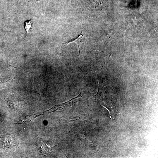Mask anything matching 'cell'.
I'll return each mask as SVG.
<instances>
[{
	"instance_id": "3",
	"label": "cell",
	"mask_w": 158,
	"mask_h": 158,
	"mask_svg": "<svg viewBox=\"0 0 158 158\" xmlns=\"http://www.w3.org/2000/svg\"><path fill=\"white\" fill-rule=\"evenodd\" d=\"M10 138V137L8 136L1 137L0 138V142H5L2 145H3L1 147H11L12 145L11 143V141H10L11 139Z\"/></svg>"
},
{
	"instance_id": "4",
	"label": "cell",
	"mask_w": 158,
	"mask_h": 158,
	"mask_svg": "<svg viewBox=\"0 0 158 158\" xmlns=\"http://www.w3.org/2000/svg\"><path fill=\"white\" fill-rule=\"evenodd\" d=\"M32 21L31 20H28L25 22L24 23V27L27 33L29 32L31 27Z\"/></svg>"
},
{
	"instance_id": "1",
	"label": "cell",
	"mask_w": 158,
	"mask_h": 158,
	"mask_svg": "<svg viewBox=\"0 0 158 158\" xmlns=\"http://www.w3.org/2000/svg\"><path fill=\"white\" fill-rule=\"evenodd\" d=\"M85 41V37L83 34V28L81 30V32L77 37L75 39L64 43H62L63 44L67 45L70 43L75 42L78 45L79 50L78 58L80 56V51L83 48L84 45Z\"/></svg>"
},
{
	"instance_id": "2",
	"label": "cell",
	"mask_w": 158,
	"mask_h": 158,
	"mask_svg": "<svg viewBox=\"0 0 158 158\" xmlns=\"http://www.w3.org/2000/svg\"><path fill=\"white\" fill-rule=\"evenodd\" d=\"M38 116L37 114H30L25 116L18 121L17 123L23 124L28 123L33 121Z\"/></svg>"
}]
</instances>
